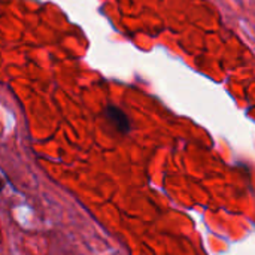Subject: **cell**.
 I'll return each instance as SVG.
<instances>
[{"mask_svg": "<svg viewBox=\"0 0 255 255\" xmlns=\"http://www.w3.org/2000/svg\"><path fill=\"white\" fill-rule=\"evenodd\" d=\"M105 117L121 134H127L131 130L130 120L121 108H118L115 105H108L105 109Z\"/></svg>", "mask_w": 255, "mask_h": 255, "instance_id": "cell-1", "label": "cell"}, {"mask_svg": "<svg viewBox=\"0 0 255 255\" xmlns=\"http://www.w3.org/2000/svg\"><path fill=\"white\" fill-rule=\"evenodd\" d=\"M3 188H4V182L1 181V178H0V193L3 191Z\"/></svg>", "mask_w": 255, "mask_h": 255, "instance_id": "cell-2", "label": "cell"}]
</instances>
